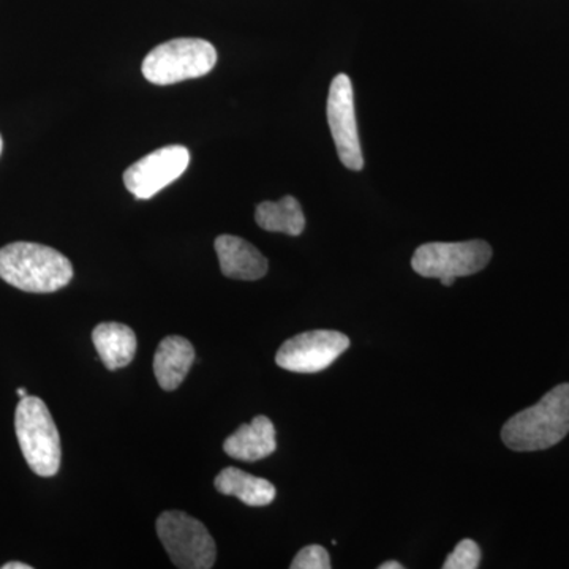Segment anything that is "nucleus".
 <instances>
[{
    "mask_svg": "<svg viewBox=\"0 0 569 569\" xmlns=\"http://www.w3.org/2000/svg\"><path fill=\"white\" fill-rule=\"evenodd\" d=\"M0 279L26 293H54L73 279V266L52 247L13 242L0 249Z\"/></svg>",
    "mask_w": 569,
    "mask_h": 569,
    "instance_id": "1",
    "label": "nucleus"
},
{
    "mask_svg": "<svg viewBox=\"0 0 569 569\" xmlns=\"http://www.w3.org/2000/svg\"><path fill=\"white\" fill-rule=\"evenodd\" d=\"M569 433V383L550 389L537 406L515 415L501 429V440L512 451L549 449Z\"/></svg>",
    "mask_w": 569,
    "mask_h": 569,
    "instance_id": "2",
    "label": "nucleus"
},
{
    "mask_svg": "<svg viewBox=\"0 0 569 569\" xmlns=\"http://www.w3.org/2000/svg\"><path fill=\"white\" fill-rule=\"evenodd\" d=\"M14 429L22 456L33 473L54 477L61 468V437L43 400L22 397L14 413Z\"/></svg>",
    "mask_w": 569,
    "mask_h": 569,
    "instance_id": "3",
    "label": "nucleus"
},
{
    "mask_svg": "<svg viewBox=\"0 0 569 569\" xmlns=\"http://www.w3.org/2000/svg\"><path fill=\"white\" fill-rule=\"evenodd\" d=\"M217 51L203 39H174L153 48L142 61V74L157 86L193 80L211 73Z\"/></svg>",
    "mask_w": 569,
    "mask_h": 569,
    "instance_id": "4",
    "label": "nucleus"
},
{
    "mask_svg": "<svg viewBox=\"0 0 569 569\" xmlns=\"http://www.w3.org/2000/svg\"><path fill=\"white\" fill-rule=\"evenodd\" d=\"M157 535L178 568L209 569L216 563V542L200 520L182 511H164Z\"/></svg>",
    "mask_w": 569,
    "mask_h": 569,
    "instance_id": "5",
    "label": "nucleus"
},
{
    "mask_svg": "<svg viewBox=\"0 0 569 569\" xmlns=\"http://www.w3.org/2000/svg\"><path fill=\"white\" fill-rule=\"evenodd\" d=\"M492 249L486 241L429 242L418 247L411 268L429 279L467 277L477 274L489 264Z\"/></svg>",
    "mask_w": 569,
    "mask_h": 569,
    "instance_id": "6",
    "label": "nucleus"
},
{
    "mask_svg": "<svg viewBox=\"0 0 569 569\" xmlns=\"http://www.w3.org/2000/svg\"><path fill=\"white\" fill-rule=\"evenodd\" d=\"M326 114L340 162L346 164L348 170L361 171L365 167V157L356 123L353 86L347 74H337L332 80Z\"/></svg>",
    "mask_w": 569,
    "mask_h": 569,
    "instance_id": "7",
    "label": "nucleus"
},
{
    "mask_svg": "<svg viewBox=\"0 0 569 569\" xmlns=\"http://www.w3.org/2000/svg\"><path fill=\"white\" fill-rule=\"evenodd\" d=\"M350 347V339L342 332H305L287 340L277 351V366L295 373H317L328 369Z\"/></svg>",
    "mask_w": 569,
    "mask_h": 569,
    "instance_id": "8",
    "label": "nucleus"
},
{
    "mask_svg": "<svg viewBox=\"0 0 569 569\" xmlns=\"http://www.w3.org/2000/svg\"><path fill=\"white\" fill-rule=\"evenodd\" d=\"M190 152L186 146H167L142 157L123 173L127 190L138 200L156 197L164 187L186 173Z\"/></svg>",
    "mask_w": 569,
    "mask_h": 569,
    "instance_id": "9",
    "label": "nucleus"
},
{
    "mask_svg": "<svg viewBox=\"0 0 569 569\" xmlns=\"http://www.w3.org/2000/svg\"><path fill=\"white\" fill-rule=\"evenodd\" d=\"M216 252L224 277L258 280L268 274V260L264 254L238 236H219L216 239Z\"/></svg>",
    "mask_w": 569,
    "mask_h": 569,
    "instance_id": "10",
    "label": "nucleus"
},
{
    "mask_svg": "<svg viewBox=\"0 0 569 569\" xmlns=\"http://www.w3.org/2000/svg\"><path fill=\"white\" fill-rule=\"evenodd\" d=\"M223 449L230 458L244 462L269 458L277 449L276 427L268 417H257L228 437Z\"/></svg>",
    "mask_w": 569,
    "mask_h": 569,
    "instance_id": "11",
    "label": "nucleus"
},
{
    "mask_svg": "<svg viewBox=\"0 0 569 569\" xmlns=\"http://www.w3.org/2000/svg\"><path fill=\"white\" fill-rule=\"evenodd\" d=\"M194 361V348L181 336H170L160 342L153 356V373L160 388L174 391L181 387Z\"/></svg>",
    "mask_w": 569,
    "mask_h": 569,
    "instance_id": "12",
    "label": "nucleus"
},
{
    "mask_svg": "<svg viewBox=\"0 0 569 569\" xmlns=\"http://www.w3.org/2000/svg\"><path fill=\"white\" fill-rule=\"evenodd\" d=\"M92 342L104 367L110 370L129 366L137 353V336L132 328L122 323H100L93 329Z\"/></svg>",
    "mask_w": 569,
    "mask_h": 569,
    "instance_id": "13",
    "label": "nucleus"
},
{
    "mask_svg": "<svg viewBox=\"0 0 569 569\" xmlns=\"http://www.w3.org/2000/svg\"><path fill=\"white\" fill-rule=\"evenodd\" d=\"M216 488L223 496L239 498L249 507H266L276 498V488L268 479L257 478L236 467H228L216 478Z\"/></svg>",
    "mask_w": 569,
    "mask_h": 569,
    "instance_id": "14",
    "label": "nucleus"
},
{
    "mask_svg": "<svg viewBox=\"0 0 569 569\" xmlns=\"http://www.w3.org/2000/svg\"><path fill=\"white\" fill-rule=\"evenodd\" d=\"M258 227L269 233L302 234L306 217L295 197H283L279 201H264L254 211Z\"/></svg>",
    "mask_w": 569,
    "mask_h": 569,
    "instance_id": "15",
    "label": "nucleus"
},
{
    "mask_svg": "<svg viewBox=\"0 0 569 569\" xmlns=\"http://www.w3.org/2000/svg\"><path fill=\"white\" fill-rule=\"evenodd\" d=\"M481 563V549L473 539H462L449 553L445 569H477Z\"/></svg>",
    "mask_w": 569,
    "mask_h": 569,
    "instance_id": "16",
    "label": "nucleus"
},
{
    "mask_svg": "<svg viewBox=\"0 0 569 569\" xmlns=\"http://www.w3.org/2000/svg\"><path fill=\"white\" fill-rule=\"evenodd\" d=\"M291 569H329L331 568V559H329L328 550L321 546H307L299 550L295 557Z\"/></svg>",
    "mask_w": 569,
    "mask_h": 569,
    "instance_id": "17",
    "label": "nucleus"
},
{
    "mask_svg": "<svg viewBox=\"0 0 569 569\" xmlns=\"http://www.w3.org/2000/svg\"><path fill=\"white\" fill-rule=\"evenodd\" d=\"M2 569H32L29 565L20 563V561H10V563L3 565Z\"/></svg>",
    "mask_w": 569,
    "mask_h": 569,
    "instance_id": "18",
    "label": "nucleus"
},
{
    "mask_svg": "<svg viewBox=\"0 0 569 569\" xmlns=\"http://www.w3.org/2000/svg\"><path fill=\"white\" fill-rule=\"evenodd\" d=\"M380 569H403V565L399 561H387V563L380 565Z\"/></svg>",
    "mask_w": 569,
    "mask_h": 569,
    "instance_id": "19",
    "label": "nucleus"
},
{
    "mask_svg": "<svg viewBox=\"0 0 569 569\" xmlns=\"http://www.w3.org/2000/svg\"><path fill=\"white\" fill-rule=\"evenodd\" d=\"M441 280V284H445V287H451V284H455L456 279L455 277H443Z\"/></svg>",
    "mask_w": 569,
    "mask_h": 569,
    "instance_id": "20",
    "label": "nucleus"
},
{
    "mask_svg": "<svg viewBox=\"0 0 569 569\" xmlns=\"http://www.w3.org/2000/svg\"><path fill=\"white\" fill-rule=\"evenodd\" d=\"M17 395L20 396L22 399V397L28 396V391H26L24 388H20V389H18Z\"/></svg>",
    "mask_w": 569,
    "mask_h": 569,
    "instance_id": "21",
    "label": "nucleus"
},
{
    "mask_svg": "<svg viewBox=\"0 0 569 569\" xmlns=\"http://www.w3.org/2000/svg\"><path fill=\"white\" fill-rule=\"evenodd\" d=\"M2 149H3V141H2V137H0V153H2Z\"/></svg>",
    "mask_w": 569,
    "mask_h": 569,
    "instance_id": "22",
    "label": "nucleus"
}]
</instances>
